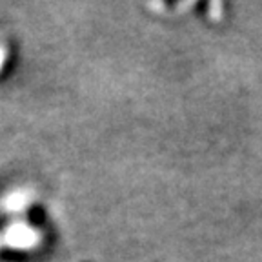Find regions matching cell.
I'll return each mask as SVG.
<instances>
[{
	"label": "cell",
	"mask_w": 262,
	"mask_h": 262,
	"mask_svg": "<svg viewBox=\"0 0 262 262\" xmlns=\"http://www.w3.org/2000/svg\"><path fill=\"white\" fill-rule=\"evenodd\" d=\"M9 244L18 246V248H28L35 242V233L26 226H13L8 233Z\"/></svg>",
	"instance_id": "6da1fadb"
},
{
	"label": "cell",
	"mask_w": 262,
	"mask_h": 262,
	"mask_svg": "<svg viewBox=\"0 0 262 262\" xmlns=\"http://www.w3.org/2000/svg\"><path fill=\"white\" fill-rule=\"evenodd\" d=\"M4 58H6L4 49H0V68H2V64H4Z\"/></svg>",
	"instance_id": "7a4b0ae2"
}]
</instances>
